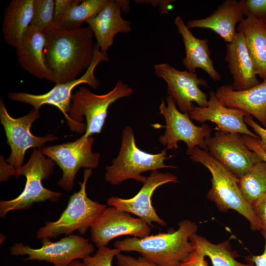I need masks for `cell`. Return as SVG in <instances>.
Masks as SVG:
<instances>
[{
  "label": "cell",
  "instance_id": "obj_28",
  "mask_svg": "<svg viewBox=\"0 0 266 266\" xmlns=\"http://www.w3.org/2000/svg\"><path fill=\"white\" fill-rule=\"evenodd\" d=\"M108 0H84L73 5L57 27L73 30L80 28L84 22L95 17L105 6Z\"/></svg>",
  "mask_w": 266,
  "mask_h": 266
},
{
  "label": "cell",
  "instance_id": "obj_12",
  "mask_svg": "<svg viewBox=\"0 0 266 266\" xmlns=\"http://www.w3.org/2000/svg\"><path fill=\"white\" fill-rule=\"evenodd\" d=\"M109 60L107 53L101 52L97 43L95 53L92 64L86 71L77 79L65 83H56L49 92L41 95H34L24 92H11L8 98L13 101L26 103L33 108L39 110L45 104L57 107L69 121L68 113L70 109L72 91L77 86L87 84L91 87L96 89L99 86V81L94 75V71L99 63Z\"/></svg>",
  "mask_w": 266,
  "mask_h": 266
},
{
  "label": "cell",
  "instance_id": "obj_11",
  "mask_svg": "<svg viewBox=\"0 0 266 266\" xmlns=\"http://www.w3.org/2000/svg\"><path fill=\"white\" fill-rule=\"evenodd\" d=\"M42 246L33 248L22 243L10 248L11 255H28L25 261H45L54 266H68L73 261L84 259L94 251V247L87 239L78 235H69L56 242L48 237L41 239Z\"/></svg>",
  "mask_w": 266,
  "mask_h": 266
},
{
  "label": "cell",
  "instance_id": "obj_27",
  "mask_svg": "<svg viewBox=\"0 0 266 266\" xmlns=\"http://www.w3.org/2000/svg\"><path fill=\"white\" fill-rule=\"evenodd\" d=\"M238 184L245 200L252 206L266 194V163L254 164L238 178Z\"/></svg>",
  "mask_w": 266,
  "mask_h": 266
},
{
  "label": "cell",
  "instance_id": "obj_18",
  "mask_svg": "<svg viewBox=\"0 0 266 266\" xmlns=\"http://www.w3.org/2000/svg\"><path fill=\"white\" fill-rule=\"evenodd\" d=\"M124 0H108L103 9L85 23L92 31L97 44L104 53L112 45L116 35L132 30L131 22L124 19L121 12Z\"/></svg>",
  "mask_w": 266,
  "mask_h": 266
},
{
  "label": "cell",
  "instance_id": "obj_7",
  "mask_svg": "<svg viewBox=\"0 0 266 266\" xmlns=\"http://www.w3.org/2000/svg\"><path fill=\"white\" fill-rule=\"evenodd\" d=\"M40 150L34 149L27 163L15 176L24 175L26 182L23 192L16 198L0 201V216L3 218L11 211L25 209L34 203L49 200L57 201L62 195L43 187L42 181L52 173L56 163L46 158Z\"/></svg>",
  "mask_w": 266,
  "mask_h": 266
},
{
  "label": "cell",
  "instance_id": "obj_2",
  "mask_svg": "<svg viewBox=\"0 0 266 266\" xmlns=\"http://www.w3.org/2000/svg\"><path fill=\"white\" fill-rule=\"evenodd\" d=\"M198 225L184 220L176 231L133 237L115 242V248L122 251H135L144 259L160 266H178L194 250L190 237L197 233Z\"/></svg>",
  "mask_w": 266,
  "mask_h": 266
},
{
  "label": "cell",
  "instance_id": "obj_31",
  "mask_svg": "<svg viewBox=\"0 0 266 266\" xmlns=\"http://www.w3.org/2000/svg\"><path fill=\"white\" fill-rule=\"evenodd\" d=\"M246 16L251 15L266 23V0H241Z\"/></svg>",
  "mask_w": 266,
  "mask_h": 266
},
{
  "label": "cell",
  "instance_id": "obj_35",
  "mask_svg": "<svg viewBox=\"0 0 266 266\" xmlns=\"http://www.w3.org/2000/svg\"><path fill=\"white\" fill-rule=\"evenodd\" d=\"M245 123L250 127L259 137V143L264 151L266 153V128L256 122L253 117L248 115L244 117Z\"/></svg>",
  "mask_w": 266,
  "mask_h": 266
},
{
  "label": "cell",
  "instance_id": "obj_33",
  "mask_svg": "<svg viewBox=\"0 0 266 266\" xmlns=\"http://www.w3.org/2000/svg\"><path fill=\"white\" fill-rule=\"evenodd\" d=\"M115 257L117 264L119 266H160L144 259L142 256L135 258L119 253Z\"/></svg>",
  "mask_w": 266,
  "mask_h": 266
},
{
  "label": "cell",
  "instance_id": "obj_41",
  "mask_svg": "<svg viewBox=\"0 0 266 266\" xmlns=\"http://www.w3.org/2000/svg\"><path fill=\"white\" fill-rule=\"evenodd\" d=\"M68 266H86L85 265V264L83 262L81 263L78 260H75L73 261Z\"/></svg>",
  "mask_w": 266,
  "mask_h": 266
},
{
  "label": "cell",
  "instance_id": "obj_38",
  "mask_svg": "<svg viewBox=\"0 0 266 266\" xmlns=\"http://www.w3.org/2000/svg\"><path fill=\"white\" fill-rule=\"evenodd\" d=\"M16 174V170L14 167L9 164L3 158L0 157V182H3L8 179L11 176Z\"/></svg>",
  "mask_w": 266,
  "mask_h": 266
},
{
  "label": "cell",
  "instance_id": "obj_20",
  "mask_svg": "<svg viewBox=\"0 0 266 266\" xmlns=\"http://www.w3.org/2000/svg\"><path fill=\"white\" fill-rule=\"evenodd\" d=\"M45 33L30 26L19 45L16 55L20 66L34 77L55 83L54 78L45 62Z\"/></svg>",
  "mask_w": 266,
  "mask_h": 266
},
{
  "label": "cell",
  "instance_id": "obj_34",
  "mask_svg": "<svg viewBox=\"0 0 266 266\" xmlns=\"http://www.w3.org/2000/svg\"><path fill=\"white\" fill-rule=\"evenodd\" d=\"M260 231L266 233V194L252 206Z\"/></svg>",
  "mask_w": 266,
  "mask_h": 266
},
{
  "label": "cell",
  "instance_id": "obj_39",
  "mask_svg": "<svg viewBox=\"0 0 266 266\" xmlns=\"http://www.w3.org/2000/svg\"><path fill=\"white\" fill-rule=\"evenodd\" d=\"M136 2L139 3L150 4L153 6H158L161 10V14H168V5L173 0H135Z\"/></svg>",
  "mask_w": 266,
  "mask_h": 266
},
{
  "label": "cell",
  "instance_id": "obj_25",
  "mask_svg": "<svg viewBox=\"0 0 266 266\" xmlns=\"http://www.w3.org/2000/svg\"><path fill=\"white\" fill-rule=\"evenodd\" d=\"M34 0H12L6 7L2 24L4 39L7 44L17 47L31 26Z\"/></svg>",
  "mask_w": 266,
  "mask_h": 266
},
{
  "label": "cell",
  "instance_id": "obj_1",
  "mask_svg": "<svg viewBox=\"0 0 266 266\" xmlns=\"http://www.w3.org/2000/svg\"><path fill=\"white\" fill-rule=\"evenodd\" d=\"M45 35V62L56 84L77 79L92 64L96 43L89 27L73 30L54 27Z\"/></svg>",
  "mask_w": 266,
  "mask_h": 266
},
{
  "label": "cell",
  "instance_id": "obj_4",
  "mask_svg": "<svg viewBox=\"0 0 266 266\" xmlns=\"http://www.w3.org/2000/svg\"><path fill=\"white\" fill-rule=\"evenodd\" d=\"M133 92V89L121 80L110 91L102 95L95 94L81 86L72 95L67 125L73 132H85L86 137L100 133L111 104Z\"/></svg>",
  "mask_w": 266,
  "mask_h": 266
},
{
  "label": "cell",
  "instance_id": "obj_3",
  "mask_svg": "<svg viewBox=\"0 0 266 266\" xmlns=\"http://www.w3.org/2000/svg\"><path fill=\"white\" fill-rule=\"evenodd\" d=\"M186 152L192 161L201 164L211 173V186L206 195L207 199L213 202L220 211L234 210L248 221L252 231L260 230L252 206L242 195L238 178L206 150L196 147Z\"/></svg>",
  "mask_w": 266,
  "mask_h": 266
},
{
  "label": "cell",
  "instance_id": "obj_5",
  "mask_svg": "<svg viewBox=\"0 0 266 266\" xmlns=\"http://www.w3.org/2000/svg\"><path fill=\"white\" fill-rule=\"evenodd\" d=\"M166 149L157 154L142 151L135 143L133 129L127 126L122 133V141L118 156L112 165L106 167L105 179L113 185H118L128 179H134L143 183L146 177L141 173L161 168H176V166L167 165L165 161L172 157L167 156Z\"/></svg>",
  "mask_w": 266,
  "mask_h": 266
},
{
  "label": "cell",
  "instance_id": "obj_16",
  "mask_svg": "<svg viewBox=\"0 0 266 266\" xmlns=\"http://www.w3.org/2000/svg\"><path fill=\"white\" fill-rule=\"evenodd\" d=\"M177 177L169 173L152 171L143 183L137 194L128 199L111 197L107 200L109 206L132 213L145 221L149 225L155 222L161 226L166 225L164 220L157 214L153 206L151 198L154 191L160 186L168 183H177Z\"/></svg>",
  "mask_w": 266,
  "mask_h": 266
},
{
  "label": "cell",
  "instance_id": "obj_14",
  "mask_svg": "<svg viewBox=\"0 0 266 266\" xmlns=\"http://www.w3.org/2000/svg\"><path fill=\"white\" fill-rule=\"evenodd\" d=\"M205 142L210 154L238 178L254 164L262 161L247 147L240 134L217 131L206 138Z\"/></svg>",
  "mask_w": 266,
  "mask_h": 266
},
{
  "label": "cell",
  "instance_id": "obj_23",
  "mask_svg": "<svg viewBox=\"0 0 266 266\" xmlns=\"http://www.w3.org/2000/svg\"><path fill=\"white\" fill-rule=\"evenodd\" d=\"M174 24L184 45L185 57L182 63L187 70L195 73L197 69H202L214 81H219L221 75L215 68L210 58L208 40L195 37L180 16L176 17Z\"/></svg>",
  "mask_w": 266,
  "mask_h": 266
},
{
  "label": "cell",
  "instance_id": "obj_29",
  "mask_svg": "<svg viewBox=\"0 0 266 266\" xmlns=\"http://www.w3.org/2000/svg\"><path fill=\"white\" fill-rule=\"evenodd\" d=\"M55 0H34L31 26L46 33L54 27Z\"/></svg>",
  "mask_w": 266,
  "mask_h": 266
},
{
  "label": "cell",
  "instance_id": "obj_8",
  "mask_svg": "<svg viewBox=\"0 0 266 266\" xmlns=\"http://www.w3.org/2000/svg\"><path fill=\"white\" fill-rule=\"evenodd\" d=\"M166 104L162 99L159 106L160 113L166 122L164 134L159 140L166 150L178 148V142L183 141L187 146V151L196 147L206 150L205 139L211 136L212 129L206 124L200 126L194 124L189 113H183L177 107L174 100L168 96Z\"/></svg>",
  "mask_w": 266,
  "mask_h": 266
},
{
  "label": "cell",
  "instance_id": "obj_36",
  "mask_svg": "<svg viewBox=\"0 0 266 266\" xmlns=\"http://www.w3.org/2000/svg\"><path fill=\"white\" fill-rule=\"evenodd\" d=\"M178 266H208L205 257L198 250L195 249L190 256Z\"/></svg>",
  "mask_w": 266,
  "mask_h": 266
},
{
  "label": "cell",
  "instance_id": "obj_22",
  "mask_svg": "<svg viewBox=\"0 0 266 266\" xmlns=\"http://www.w3.org/2000/svg\"><path fill=\"white\" fill-rule=\"evenodd\" d=\"M226 47L225 60L233 78V89L244 90L259 84L261 82L257 78L243 34L237 32L234 39L227 43Z\"/></svg>",
  "mask_w": 266,
  "mask_h": 266
},
{
  "label": "cell",
  "instance_id": "obj_19",
  "mask_svg": "<svg viewBox=\"0 0 266 266\" xmlns=\"http://www.w3.org/2000/svg\"><path fill=\"white\" fill-rule=\"evenodd\" d=\"M215 95L225 106L254 117L266 128V80L241 91L234 90L232 85H223L216 90Z\"/></svg>",
  "mask_w": 266,
  "mask_h": 266
},
{
  "label": "cell",
  "instance_id": "obj_13",
  "mask_svg": "<svg viewBox=\"0 0 266 266\" xmlns=\"http://www.w3.org/2000/svg\"><path fill=\"white\" fill-rule=\"evenodd\" d=\"M153 67L155 75L166 82L167 94L181 112L189 113L195 106L193 102L200 107L207 106L208 96L200 88L208 87L205 80L196 73L178 70L166 63L154 65Z\"/></svg>",
  "mask_w": 266,
  "mask_h": 266
},
{
  "label": "cell",
  "instance_id": "obj_21",
  "mask_svg": "<svg viewBox=\"0 0 266 266\" xmlns=\"http://www.w3.org/2000/svg\"><path fill=\"white\" fill-rule=\"evenodd\" d=\"M246 16L241 0H226L208 17L188 21L189 29H208L214 32L228 43L233 41L236 34V25Z\"/></svg>",
  "mask_w": 266,
  "mask_h": 266
},
{
  "label": "cell",
  "instance_id": "obj_9",
  "mask_svg": "<svg viewBox=\"0 0 266 266\" xmlns=\"http://www.w3.org/2000/svg\"><path fill=\"white\" fill-rule=\"evenodd\" d=\"M39 110L33 108L26 115L14 118L8 112L3 100H0V120L11 148V153L6 161L14 167L18 174L23 166L25 154L30 148L41 149L46 143L58 139L57 136L50 134L45 136L33 134L31 127L39 118Z\"/></svg>",
  "mask_w": 266,
  "mask_h": 266
},
{
  "label": "cell",
  "instance_id": "obj_32",
  "mask_svg": "<svg viewBox=\"0 0 266 266\" xmlns=\"http://www.w3.org/2000/svg\"><path fill=\"white\" fill-rule=\"evenodd\" d=\"M82 0H55L54 27H58L63 22L71 7Z\"/></svg>",
  "mask_w": 266,
  "mask_h": 266
},
{
  "label": "cell",
  "instance_id": "obj_42",
  "mask_svg": "<svg viewBox=\"0 0 266 266\" xmlns=\"http://www.w3.org/2000/svg\"><path fill=\"white\" fill-rule=\"evenodd\" d=\"M266 26V23L265 24Z\"/></svg>",
  "mask_w": 266,
  "mask_h": 266
},
{
  "label": "cell",
  "instance_id": "obj_17",
  "mask_svg": "<svg viewBox=\"0 0 266 266\" xmlns=\"http://www.w3.org/2000/svg\"><path fill=\"white\" fill-rule=\"evenodd\" d=\"M248 115L245 112L223 105L217 98L215 92L211 91L206 107L194 106L189 112L192 120L200 123L206 121L214 123L217 131L230 133L247 135L259 139V136L252 132L244 121Z\"/></svg>",
  "mask_w": 266,
  "mask_h": 266
},
{
  "label": "cell",
  "instance_id": "obj_6",
  "mask_svg": "<svg viewBox=\"0 0 266 266\" xmlns=\"http://www.w3.org/2000/svg\"><path fill=\"white\" fill-rule=\"evenodd\" d=\"M92 169H86L80 189L72 195L66 209L60 218L48 222L36 233V238H55L61 234L69 235L75 231L84 234L100 216L106 205L89 199L86 193V184L92 174Z\"/></svg>",
  "mask_w": 266,
  "mask_h": 266
},
{
  "label": "cell",
  "instance_id": "obj_37",
  "mask_svg": "<svg viewBox=\"0 0 266 266\" xmlns=\"http://www.w3.org/2000/svg\"><path fill=\"white\" fill-rule=\"evenodd\" d=\"M242 136L247 147L255 152L263 161L266 163V153L260 146L259 139L247 135H242Z\"/></svg>",
  "mask_w": 266,
  "mask_h": 266
},
{
  "label": "cell",
  "instance_id": "obj_15",
  "mask_svg": "<svg viewBox=\"0 0 266 266\" xmlns=\"http://www.w3.org/2000/svg\"><path fill=\"white\" fill-rule=\"evenodd\" d=\"M92 241L105 247L112 239L125 235L142 238L149 235V225L139 218L113 207H106L90 228Z\"/></svg>",
  "mask_w": 266,
  "mask_h": 266
},
{
  "label": "cell",
  "instance_id": "obj_40",
  "mask_svg": "<svg viewBox=\"0 0 266 266\" xmlns=\"http://www.w3.org/2000/svg\"><path fill=\"white\" fill-rule=\"evenodd\" d=\"M261 233L265 241L264 250L262 254L251 257V261L255 266H266V233L261 231Z\"/></svg>",
  "mask_w": 266,
  "mask_h": 266
},
{
  "label": "cell",
  "instance_id": "obj_30",
  "mask_svg": "<svg viewBox=\"0 0 266 266\" xmlns=\"http://www.w3.org/2000/svg\"><path fill=\"white\" fill-rule=\"evenodd\" d=\"M120 252L116 248L100 247L94 255L89 256L83 259V262L86 266H112L114 257Z\"/></svg>",
  "mask_w": 266,
  "mask_h": 266
},
{
  "label": "cell",
  "instance_id": "obj_10",
  "mask_svg": "<svg viewBox=\"0 0 266 266\" xmlns=\"http://www.w3.org/2000/svg\"><path fill=\"white\" fill-rule=\"evenodd\" d=\"M94 138L82 135L73 142L46 146L40 150L41 153L53 160L63 171L59 185L67 191H71L78 170L82 167L96 168L100 154L94 153L92 147Z\"/></svg>",
  "mask_w": 266,
  "mask_h": 266
},
{
  "label": "cell",
  "instance_id": "obj_26",
  "mask_svg": "<svg viewBox=\"0 0 266 266\" xmlns=\"http://www.w3.org/2000/svg\"><path fill=\"white\" fill-rule=\"evenodd\" d=\"M190 241L195 249L209 258L213 266H255L252 262L243 264L236 260L238 255L232 250L229 239L215 244L196 233L190 237Z\"/></svg>",
  "mask_w": 266,
  "mask_h": 266
},
{
  "label": "cell",
  "instance_id": "obj_24",
  "mask_svg": "<svg viewBox=\"0 0 266 266\" xmlns=\"http://www.w3.org/2000/svg\"><path fill=\"white\" fill-rule=\"evenodd\" d=\"M245 39L257 76L266 80V26L256 17L248 15L236 27Z\"/></svg>",
  "mask_w": 266,
  "mask_h": 266
}]
</instances>
